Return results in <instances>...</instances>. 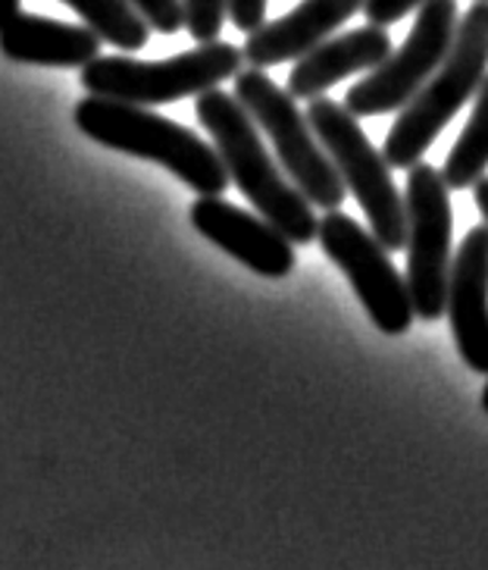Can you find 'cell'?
I'll return each mask as SVG.
<instances>
[{"label":"cell","instance_id":"obj_1","mask_svg":"<svg viewBox=\"0 0 488 570\" xmlns=\"http://www.w3.org/2000/svg\"><path fill=\"white\" fill-rule=\"evenodd\" d=\"M195 114L213 138L222 167L238 191L257 207V214L272 223L291 245H310L317 238L320 219L313 217V204L303 198L295 185L272 164L257 122L238 104L236 95L226 91H203L195 101Z\"/></svg>","mask_w":488,"mask_h":570},{"label":"cell","instance_id":"obj_2","mask_svg":"<svg viewBox=\"0 0 488 570\" xmlns=\"http://www.w3.org/2000/svg\"><path fill=\"white\" fill-rule=\"evenodd\" d=\"M72 117L79 132L88 135L91 141L110 151L153 160L169 169L176 179H182L188 188H195L198 195L219 198L229 188V173L222 167L217 148L186 126L151 114L148 107L88 95L76 104Z\"/></svg>","mask_w":488,"mask_h":570},{"label":"cell","instance_id":"obj_3","mask_svg":"<svg viewBox=\"0 0 488 570\" xmlns=\"http://www.w3.org/2000/svg\"><path fill=\"white\" fill-rule=\"evenodd\" d=\"M488 67V0H476L457 22L451 51L401 110L386 138V164L391 169H410L436 141L438 132L457 117L464 104L476 98Z\"/></svg>","mask_w":488,"mask_h":570},{"label":"cell","instance_id":"obj_4","mask_svg":"<svg viewBox=\"0 0 488 570\" xmlns=\"http://www.w3.org/2000/svg\"><path fill=\"white\" fill-rule=\"evenodd\" d=\"M245 63V53L236 45L210 41L195 51L176 53L169 60H132V57H98L82 67V88L88 95L110 101L138 104H176L182 98H201L226 79H236Z\"/></svg>","mask_w":488,"mask_h":570},{"label":"cell","instance_id":"obj_5","mask_svg":"<svg viewBox=\"0 0 488 570\" xmlns=\"http://www.w3.org/2000/svg\"><path fill=\"white\" fill-rule=\"evenodd\" d=\"M307 122L320 138L322 151L336 164L345 188L363 207L376 242L388 254L401 252L407 245L405 198L391 183V167L386 164V157L372 148V141L363 135L357 117L348 107L329 101V98H313L310 110H307Z\"/></svg>","mask_w":488,"mask_h":570},{"label":"cell","instance_id":"obj_6","mask_svg":"<svg viewBox=\"0 0 488 570\" xmlns=\"http://www.w3.org/2000/svg\"><path fill=\"white\" fill-rule=\"evenodd\" d=\"M236 98L248 110V117L270 135L282 167L288 169L291 185L313 207H320L326 214L338 210L341 202L348 198L345 195L348 188L286 88L272 82L263 69L251 67L241 69L236 76Z\"/></svg>","mask_w":488,"mask_h":570},{"label":"cell","instance_id":"obj_7","mask_svg":"<svg viewBox=\"0 0 488 570\" xmlns=\"http://www.w3.org/2000/svg\"><path fill=\"white\" fill-rule=\"evenodd\" d=\"M407 288L414 314L422 323H436L448 302L451 276V188L429 164L407 169Z\"/></svg>","mask_w":488,"mask_h":570},{"label":"cell","instance_id":"obj_8","mask_svg":"<svg viewBox=\"0 0 488 570\" xmlns=\"http://www.w3.org/2000/svg\"><path fill=\"white\" fill-rule=\"evenodd\" d=\"M457 22V0H422L401 51H391L382 67H376L353 85L345 107L353 117L363 119L405 110L451 51Z\"/></svg>","mask_w":488,"mask_h":570},{"label":"cell","instance_id":"obj_9","mask_svg":"<svg viewBox=\"0 0 488 570\" xmlns=\"http://www.w3.org/2000/svg\"><path fill=\"white\" fill-rule=\"evenodd\" d=\"M317 242L326 257L348 276L357 298L376 323V330H382L386 336H401L410 330V323L417 317L410 288L398 267L391 264L386 248L376 242V235L367 233L348 214L329 210L320 219Z\"/></svg>","mask_w":488,"mask_h":570},{"label":"cell","instance_id":"obj_10","mask_svg":"<svg viewBox=\"0 0 488 570\" xmlns=\"http://www.w3.org/2000/svg\"><path fill=\"white\" fill-rule=\"evenodd\" d=\"M191 226L207 242H213L219 252L236 257L238 264H245L267 279H282L298 264L295 245L272 223L253 217L222 198L201 195L191 204Z\"/></svg>","mask_w":488,"mask_h":570},{"label":"cell","instance_id":"obj_11","mask_svg":"<svg viewBox=\"0 0 488 570\" xmlns=\"http://www.w3.org/2000/svg\"><path fill=\"white\" fill-rule=\"evenodd\" d=\"M445 314L457 352L472 373L488 376V226H476L457 248Z\"/></svg>","mask_w":488,"mask_h":570},{"label":"cell","instance_id":"obj_12","mask_svg":"<svg viewBox=\"0 0 488 570\" xmlns=\"http://www.w3.org/2000/svg\"><path fill=\"white\" fill-rule=\"evenodd\" d=\"M363 10V0H301L282 19L263 22L245 41V60L253 69H270L320 48L329 35L338 32L348 19Z\"/></svg>","mask_w":488,"mask_h":570},{"label":"cell","instance_id":"obj_13","mask_svg":"<svg viewBox=\"0 0 488 570\" xmlns=\"http://www.w3.org/2000/svg\"><path fill=\"white\" fill-rule=\"evenodd\" d=\"M388 57H391V38L386 29L379 26L353 29L303 53L288 76L286 91L295 101H313L353 72H372L376 67H382Z\"/></svg>","mask_w":488,"mask_h":570},{"label":"cell","instance_id":"obj_14","mask_svg":"<svg viewBox=\"0 0 488 570\" xmlns=\"http://www.w3.org/2000/svg\"><path fill=\"white\" fill-rule=\"evenodd\" d=\"M0 53L13 63L82 69L101 57V38L88 26H69L34 13H19L0 29Z\"/></svg>","mask_w":488,"mask_h":570},{"label":"cell","instance_id":"obj_15","mask_svg":"<svg viewBox=\"0 0 488 570\" xmlns=\"http://www.w3.org/2000/svg\"><path fill=\"white\" fill-rule=\"evenodd\" d=\"M488 169V76L476 91L470 122L464 126V132L457 138V145L448 154L441 179L451 191H464L476 185Z\"/></svg>","mask_w":488,"mask_h":570},{"label":"cell","instance_id":"obj_16","mask_svg":"<svg viewBox=\"0 0 488 570\" xmlns=\"http://www.w3.org/2000/svg\"><path fill=\"white\" fill-rule=\"evenodd\" d=\"M60 3L76 10L91 32L119 51H141L151 38V26L129 0H60Z\"/></svg>","mask_w":488,"mask_h":570},{"label":"cell","instance_id":"obj_17","mask_svg":"<svg viewBox=\"0 0 488 570\" xmlns=\"http://www.w3.org/2000/svg\"><path fill=\"white\" fill-rule=\"evenodd\" d=\"M182 10H186L188 35H191L198 45L219 41L222 22L229 17L226 0H182Z\"/></svg>","mask_w":488,"mask_h":570},{"label":"cell","instance_id":"obj_18","mask_svg":"<svg viewBox=\"0 0 488 570\" xmlns=\"http://www.w3.org/2000/svg\"><path fill=\"white\" fill-rule=\"evenodd\" d=\"M136 7L141 19L151 26L153 32L176 35L179 29H186V10L182 0H129Z\"/></svg>","mask_w":488,"mask_h":570},{"label":"cell","instance_id":"obj_19","mask_svg":"<svg viewBox=\"0 0 488 570\" xmlns=\"http://www.w3.org/2000/svg\"><path fill=\"white\" fill-rule=\"evenodd\" d=\"M422 0H363V17L370 26L388 29L395 22H401L407 13L420 10Z\"/></svg>","mask_w":488,"mask_h":570},{"label":"cell","instance_id":"obj_20","mask_svg":"<svg viewBox=\"0 0 488 570\" xmlns=\"http://www.w3.org/2000/svg\"><path fill=\"white\" fill-rule=\"evenodd\" d=\"M226 7L238 32H257L267 19V0H226Z\"/></svg>","mask_w":488,"mask_h":570},{"label":"cell","instance_id":"obj_21","mask_svg":"<svg viewBox=\"0 0 488 570\" xmlns=\"http://www.w3.org/2000/svg\"><path fill=\"white\" fill-rule=\"evenodd\" d=\"M472 198H476V207H479V214H482V219H486V226H488V176H482V179L476 183V188H472Z\"/></svg>","mask_w":488,"mask_h":570},{"label":"cell","instance_id":"obj_22","mask_svg":"<svg viewBox=\"0 0 488 570\" xmlns=\"http://www.w3.org/2000/svg\"><path fill=\"white\" fill-rule=\"evenodd\" d=\"M22 13V0H0V29Z\"/></svg>","mask_w":488,"mask_h":570},{"label":"cell","instance_id":"obj_23","mask_svg":"<svg viewBox=\"0 0 488 570\" xmlns=\"http://www.w3.org/2000/svg\"><path fill=\"white\" fill-rule=\"evenodd\" d=\"M482 411L488 414V383H486V389H482Z\"/></svg>","mask_w":488,"mask_h":570}]
</instances>
